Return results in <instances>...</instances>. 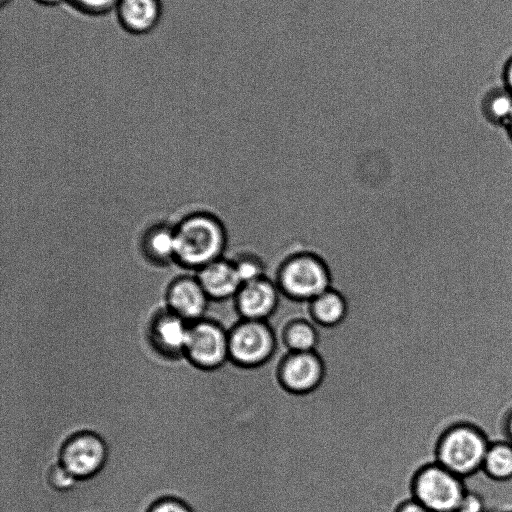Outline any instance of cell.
<instances>
[{
	"label": "cell",
	"mask_w": 512,
	"mask_h": 512,
	"mask_svg": "<svg viewBox=\"0 0 512 512\" xmlns=\"http://www.w3.org/2000/svg\"><path fill=\"white\" fill-rule=\"evenodd\" d=\"M278 301V286L265 277L243 284L235 297L237 310L246 320L266 321Z\"/></svg>",
	"instance_id": "obj_10"
},
{
	"label": "cell",
	"mask_w": 512,
	"mask_h": 512,
	"mask_svg": "<svg viewBox=\"0 0 512 512\" xmlns=\"http://www.w3.org/2000/svg\"><path fill=\"white\" fill-rule=\"evenodd\" d=\"M114 13L119 26L132 35H146L159 24L163 6L161 0H119Z\"/></svg>",
	"instance_id": "obj_12"
},
{
	"label": "cell",
	"mask_w": 512,
	"mask_h": 512,
	"mask_svg": "<svg viewBox=\"0 0 512 512\" xmlns=\"http://www.w3.org/2000/svg\"><path fill=\"white\" fill-rule=\"evenodd\" d=\"M483 471L496 480L512 478V443H491L484 458Z\"/></svg>",
	"instance_id": "obj_16"
},
{
	"label": "cell",
	"mask_w": 512,
	"mask_h": 512,
	"mask_svg": "<svg viewBox=\"0 0 512 512\" xmlns=\"http://www.w3.org/2000/svg\"><path fill=\"white\" fill-rule=\"evenodd\" d=\"M190 323L168 309L157 314L150 325L153 346L163 355H184Z\"/></svg>",
	"instance_id": "obj_13"
},
{
	"label": "cell",
	"mask_w": 512,
	"mask_h": 512,
	"mask_svg": "<svg viewBox=\"0 0 512 512\" xmlns=\"http://www.w3.org/2000/svg\"><path fill=\"white\" fill-rule=\"evenodd\" d=\"M274 283L292 299L312 301L330 289V276L320 258L305 253L288 259Z\"/></svg>",
	"instance_id": "obj_3"
},
{
	"label": "cell",
	"mask_w": 512,
	"mask_h": 512,
	"mask_svg": "<svg viewBox=\"0 0 512 512\" xmlns=\"http://www.w3.org/2000/svg\"><path fill=\"white\" fill-rule=\"evenodd\" d=\"M489 446L490 442L479 429L458 424L440 438L437 463L464 478L482 469Z\"/></svg>",
	"instance_id": "obj_2"
},
{
	"label": "cell",
	"mask_w": 512,
	"mask_h": 512,
	"mask_svg": "<svg viewBox=\"0 0 512 512\" xmlns=\"http://www.w3.org/2000/svg\"><path fill=\"white\" fill-rule=\"evenodd\" d=\"M146 512H195L184 500L163 497L154 501Z\"/></svg>",
	"instance_id": "obj_19"
},
{
	"label": "cell",
	"mask_w": 512,
	"mask_h": 512,
	"mask_svg": "<svg viewBox=\"0 0 512 512\" xmlns=\"http://www.w3.org/2000/svg\"><path fill=\"white\" fill-rule=\"evenodd\" d=\"M34 2L46 6V7H54L60 4L66 3L67 0H33Z\"/></svg>",
	"instance_id": "obj_24"
},
{
	"label": "cell",
	"mask_w": 512,
	"mask_h": 512,
	"mask_svg": "<svg viewBox=\"0 0 512 512\" xmlns=\"http://www.w3.org/2000/svg\"><path fill=\"white\" fill-rule=\"evenodd\" d=\"M397 512H431L414 498L405 502Z\"/></svg>",
	"instance_id": "obj_22"
},
{
	"label": "cell",
	"mask_w": 512,
	"mask_h": 512,
	"mask_svg": "<svg viewBox=\"0 0 512 512\" xmlns=\"http://www.w3.org/2000/svg\"><path fill=\"white\" fill-rule=\"evenodd\" d=\"M504 79L508 90L512 93V59L506 65Z\"/></svg>",
	"instance_id": "obj_23"
},
{
	"label": "cell",
	"mask_w": 512,
	"mask_h": 512,
	"mask_svg": "<svg viewBox=\"0 0 512 512\" xmlns=\"http://www.w3.org/2000/svg\"><path fill=\"white\" fill-rule=\"evenodd\" d=\"M456 512H486L484 500L479 494L466 491Z\"/></svg>",
	"instance_id": "obj_21"
},
{
	"label": "cell",
	"mask_w": 512,
	"mask_h": 512,
	"mask_svg": "<svg viewBox=\"0 0 512 512\" xmlns=\"http://www.w3.org/2000/svg\"><path fill=\"white\" fill-rule=\"evenodd\" d=\"M175 261L196 271L222 257L227 232L220 218L208 211L193 212L175 227Z\"/></svg>",
	"instance_id": "obj_1"
},
{
	"label": "cell",
	"mask_w": 512,
	"mask_h": 512,
	"mask_svg": "<svg viewBox=\"0 0 512 512\" xmlns=\"http://www.w3.org/2000/svg\"><path fill=\"white\" fill-rule=\"evenodd\" d=\"M275 349V335L267 321L242 319L229 330V358L239 365H260Z\"/></svg>",
	"instance_id": "obj_7"
},
{
	"label": "cell",
	"mask_w": 512,
	"mask_h": 512,
	"mask_svg": "<svg viewBox=\"0 0 512 512\" xmlns=\"http://www.w3.org/2000/svg\"><path fill=\"white\" fill-rule=\"evenodd\" d=\"M323 372V363L314 351H290L281 363L280 379L288 390L305 393L319 385Z\"/></svg>",
	"instance_id": "obj_9"
},
{
	"label": "cell",
	"mask_w": 512,
	"mask_h": 512,
	"mask_svg": "<svg viewBox=\"0 0 512 512\" xmlns=\"http://www.w3.org/2000/svg\"><path fill=\"white\" fill-rule=\"evenodd\" d=\"M487 113L493 121L508 125L512 115V93L506 86L496 89L488 97Z\"/></svg>",
	"instance_id": "obj_17"
},
{
	"label": "cell",
	"mask_w": 512,
	"mask_h": 512,
	"mask_svg": "<svg viewBox=\"0 0 512 512\" xmlns=\"http://www.w3.org/2000/svg\"><path fill=\"white\" fill-rule=\"evenodd\" d=\"M184 356L199 371H212L229 358V331L212 318L190 323Z\"/></svg>",
	"instance_id": "obj_5"
},
{
	"label": "cell",
	"mask_w": 512,
	"mask_h": 512,
	"mask_svg": "<svg viewBox=\"0 0 512 512\" xmlns=\"http://www.w3.org/2000/svg\"><path fill=\"white\" fill-rule=\"evenodd\" d=\"M49 482L58 490H67L70 489L77 480L57 463L50 470Z\"/></svg>",
	"instance_id": "obj_20"
},
{
	"label": "cell",
	"mask_w": 512,
	"mask_h": 512,
	"mask_svg": "<svg viewBox=\"0 0 512 512\" xmlns=\"http://www.w3.org/2000/svg\"><path fill=\"white\" fill-rule=\"evenodd\" d=\"M508 127H509V130H510L511 135H512V115H511V117H510V119L508 121Z\"/></svg>",
	"instance_id": "obj_26"
},
{
	"label": "cell",
	"mask_w": 512,
	"mask_h": 512,
	"mask_svg": "<svg viewBox=\"0 0 512 512\" xmlns=\"http://www.w3.org/2000/svg\"><path fill=\"white\" fill-rule=\"evenodd\" d=\"M165 300L169 311L189 323L205 318L211 302L196 276L174 279L167 287Z\"/></svg>",
	"instance_id": "obj_8"
},
{
	"label": "cell",
	"mask_w": 512,
	"mask_h": 512,
	"mask_svg": "<svg viewBox=\"0 0 512 512\" xmlns=\"http://www.w3.org/2000/svg\"><path fill=\"white\" fill-rule=\"evenodd\" d=\"M312 318L324 326L340 323L347 312L346 301L335 290L329 289L309 302Z\"/></svg>",
	"instance_id": "obj_15"
},
{
	"label": "cell",
	"mask_w": 512,
	"mask_h": 512,
	"mask_svg": "<svg viewBox=\"0 0 512 512\" xmlns=\"http://www.w3.org/2000/svg\"><path fill=\"white\" fill-rule=\"evenodd\" d=\"M145 256L157 264L175 261L176 240L174 227L156 225L151 227L142 240Z\"/></svg>",
	"instance_id": "obj_14"
},
{
	"label": "cell",
	"mask_w": 512,
	"mask_h": 512,
	"mask_svg": "<svg viewBox=\"0 0 512 512\" xmlns=\"http://www.w3.org/2000/svg\"><path fill=\"white\" fill-rule=\"evenodd\" d=\"M506 431L509 437V441L512 443V413L509 415L507 419Z\"/></svg>",
	"instance_id": "obj_25"
},
{
	"label": "cell",
	"mask_w": 512,
	"mask_h": 512,
	"mask_svg": "<svg viewBox=\"0 0 512 512\" xmlns=\"http://www.w3.org/2000/svg\"><path fill=\"white\" fill-rule=\"evenodd\" d=\"M11 0H0L1 6L4 7L7 5Z\"/></svg>",
	"instance_id": "obj_27"
},
{
	"label": "cell",
	"mask_w": 512,
	"mask_h": 512,
	"mask_svg": "<svg viewBox=\"0 0 512 512\" xmlns=\"http://www.w3.org/2000/svg\"><path fill=\"white\" fill-rule=\"evenodd\" d=\"M108 447L104 439L92 431L71 435L62 445L58 463L77 481L97 475L105 466Z\"/></svg>",
	"instance_id": "obj_6"
},
{
	"label": "cell",
	"mask_w": 512,
	"mask_h": 512,
	"mask_svg": "<svg viewBox=\"0 0 512 512\" xmlns=\"http://www.w3.org/2000/svg\"><path fill=\"white\" fill-rule=\"evenodd\" d=\"M465 493L463 479L438 463L422 468L413 483L414 499L431 512H456Z\"/></svg>",
	"instance_id": "obj_4"
},
{
	"label": "cell",
	"mask_w": 512,
	"mask_h": 512,
	"mask_svg": "<svg viewBox=\"0 0 512 512\" xmlns=\"http://www.w3.org/2000/svg\"><path fill=\"white\" fill-rule=\"evenodd\" d=\"M119 0H67V4L86 16H102L114 11Z\"/></svg>",
	"instance_id": "obj_18"
},
{
	"label": "cell",
	"mask_w": 512,
	"mask_h": 512,
	"mask_svg": "<svg viewBox=\"0 0 512 512\" xmlns=\"http://www.w3.org/2000/svg\"><path fill=\"white\" fill-rule=\"evenodd\" d=\"M196 277L209 299L214 302L235 298L243 285L233 262L225 257L199 269Z\"/></svg>",
	"instance_id": "obj_11"
}]
</instances>
